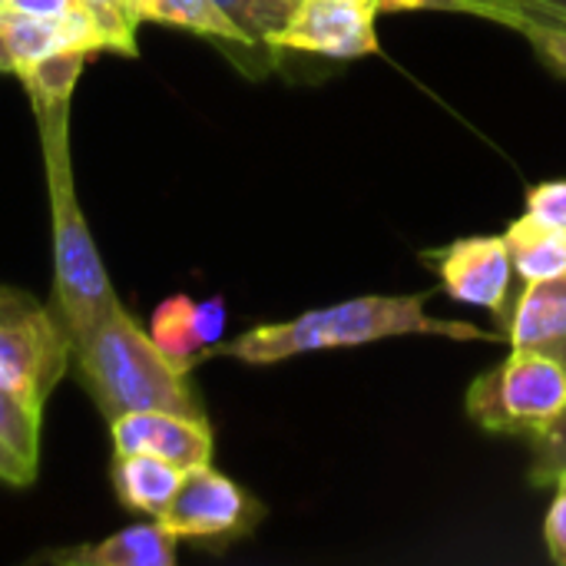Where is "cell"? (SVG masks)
Instances as JSON below:
<instances>
[{
  "mask_svg": "<svg viewBox=\"0 0 566 566\" xmlns=\"http://www.w3.org/2000/svg\"><path fill=\"white\" fill-rule=\"evenodd\" d=\"M86 56L90 50H63L56 56L40 60L20 76L36 113L40 149H43V172H46V196H50V219H53L50 222L53 265H56L53 298L73 342L83 332H90V325L113 298H119L103 269L96 242L86 229L76 199L73 163H70V99Z\"/></svg>",
  "mask_w": 566,
  "mask_h": 566,
  "instance_id": "obj_1",
  "label": "cell"
},
{
  "mask_svg": "<svg viewBox=\"0 0 566 566\" xmlns=\"http://www.w3.org/2000/svg\"><path fill=\"white\" fill-rule=\"evenodd\" d=\"M428 295H361L328 308L302 312L298 318L255 325L232 342H219L212 355L235 358L245 365H275L295 355L325 348H358L401 335H434L454 342H501L504 335L478 328L471 322L431 318L424 312ZM209 355V358H212Z\"/></svg>",
  "mask_w": 566,
  "mask_h": 566,
  "instance_id": "obj_2",
  "label": "cell"
},
{
  "mask_svg": "<svg viewBox=\"0 0 566 566\" xmlns=\"http://www.w3.org/2000/svg\"><path fill=\"white\" fill-rule=\"evenodd\" d=\"M73 358L83 388L93 395L106 421L129 411H176L202 418L186 381L189 375L163 355L153 335L136 325L119 298H113L90 332L73 342Z\"/></svg>",
  "mask_w": 566,
  "mask_h": 566,
  "instance_id": "obj_3",
  "label": "cell"
},
{
  "mask_svg": "<svg viewBox=\"0 0 566 566\" xmlns=\"http://www.w3.org/2000/svg\"><path fill=\"white\" fill-rule=\"evenodd\" d=\"M464 408L491 434L537 441L566 415V361L547 352L511 348L501 365L474 378Z\"/></svg>",
  "mask_w": 566,
  "mask_h": 566,
  "instance_id": "obj_4",
  "label": "cell"
},
{
  "mask_svg": "<svg viewBox=\"0 0 566 566\" xmlns=\"http://www.w3.org/2000/svg\"><path fill=\"white\" fill-rule=\"evenodd\" d=\"M73 358V338L30 292L0 285V385L33 415L63 381Z\"/></svg>",
  "mask_w": 566,
  "mask_h": 566,
  "instance_id": "obj_5",
  "label": "cell"
},
{
  "mask_svg": "<svg viewBox=\"0 0 566 566\" xmlns=\"http://www.w3.org/2000/svg\"><path fill=\"white\" fill-rule=\"evenodd\" d=\"M262 504L245 494L235 481L212 471L209 464L182 471V481L159 517L179 541L192 544H232L255 531Z\"/></svg>",
  "mask_w": 566,
  "mask_h": 566,
  "instance_id": "obj_6",
  "label": "cell"
},
{
  "mask_svg": "<svg viewBox=\"0 0 566 566\" xmlns=\"http://www.w3.org/2000/svg\"><path fill=\"white\" fill-rule=\"evenodd\" d=\"M378 0H298L275 46L328 60L371 56L378 53Z\"/></svg>",
  "mask_w": 566,
  "mask_h": 566,
  "instance_id": "obj_7",
  "label": "cell"
},
{
  "mask_svg": "<svg viewBox=\"0 0 566 566\" xmlns=\"http://www.w3.org/2000/svg\"><path fill=\"white\" fill-rule=\"evenodd\" d=\"M441 279V289L461 302L488 308L507 322L511 312V282H514V262L507 252L504 235H468L454 239L441 249H431L421 255Z\"/></svg>",
  "mask_w": 566,
  "mask_h": 566,
  "instance_id": "obj_8",
  "label": "cell"
},
{
  "mask_svg": "<svg viewBox=\"0 0 566 566\" xmlns=\"http://www.w3.org/2000/svg\"><path fill=\"white\" fill-rule=\"evenodd\" d=\"M116 454H149L179 471L212 461V428L202 418L176 411H129L109 421Z\"/></svg>",
  "mask_w": 566,
  "mask_h": 566,
  "instance_id": "obj_9",
  "label": "cell"
},
{
  "mask_svg": "<svg viewBox=\"0 0 566 566\" xmlns=\"http://www.w3.org/2000/svg\"><path fill=\"white\" fill-rule=\"evenodd\" d=\"M222 332H226V302L222 298L192 302L189 295L166 298L153 312V325H149L153 342L186 375L192 371V365L212 355V348L222 342Z\"/></svg>",
  "mask_w": 566,
  "mask_h": 566,
  "instance_id": "obj_10",
  "label": "cell"
},
{
  "mask_svg": "<svg viewBox=\"0 0 566 566\" xmlns=\"http://www.w3.org/2000/svg\"><path fill=\"white\" fill-rule=\"evenodd\" d=\"M0 23L7 30L17 76H23L30 66L63 50H90V53L99 50L96 30L86 10H76L66 17H30V13L0 10Z\"/></svg>",
  "mask_w": 566,
  "mask_h": 566,
  "instance_id": "obj_11",
  "label": "cell"
},
{
  "mask_svg": "<svg viewBox=\"0 0 566 566\" xmlns=\"http://www.w3.org/2000/svg\"><path fill=\"white\" fill-rule=\"evenodd\" d=\"M504 338L511 348H531L566 358V275L527 282L507 312Z\"/></svg>",
  "mask_w": 566,
  "mask_h": 566,
  "instance_id": "obj_12",
  "label": "cell"
},
{
  "mask_svg": "<svg viewBox=\"0 0 566 566\" xmlns=\"http://www.w3.org/2000/svg\"><path fill=\"white\" fill-rule=\"evenodd\" d=\"M176 544H179V537L159 517H153L149 524L126 527L96 544L46 551L36 560L56 566H172L176 564Z\"/></svg>",
  "mask_w": 566,
  "mask_h": 566,
  "instance_id": "obj_13",
  "label": "cell"
},
{
  "mask_svg": "<svg viewBox=\"0 0 566 566\" xmlns=\"http://www.w3.org/2000/svg\"><path fill=\"white\" fill-rule=\"evenodd\" d=\"M182 481V471L149 458V454H116L113 461V488L123 507L149 517H163L176 488Z\"/></svg>",
  "mask_w": 566,
  "mask_h": 566,
  "instance_id": "obj_14",
  "label": "cell"
},
{
  "mask_svg": "<svg viewBox=\"0 0 566 566\" xmlns=\"http://www.w3.org/2000/svg\"><path fill=\"white\" fill-rule=\"evenodd\" d=\"M504 242H507L514 272L521 275L524 285L566 275V232L560 229L524 212L504 229Z\"/></svg>",
  "mask_w": 566,
  "mask_h": 566,
  "instance_id": "obj_15",
  "label": "cell"
},
{
  "mask_svg": "<svg viewBox=\"0 0 566 566\" xmlns=\"http://www.w3.org/2000/svg\"><path fill=\"white\" fill-rule=\"evenodd\" d=\"M136 17L153 20V23L182 27V30H192L199 36H209V40H219L229 46H245L249 53H255V46L222 13V7L216 0H136Z\"/></svg>",
  "mask_w": 566,
  "mask_h": 566,
  "instance_id": "obj_16",
  "label": "cell"
},
{
  "mask_svg": "<svg viewBox=\"0 0 566 566\" xmlns=\"http://www.w3.org/2000/svg\"><path fill=\"white\" fill-rule=\"evenodd\" d=\"M458 13H478V17H488V20L521 30L531 40V46L544 56V63L566 76V27L560 23L534 17L531 10L517 7L514 0H468L458 7Z\"/></svg>",
  "mask_w": 566,
  "mask_h": 566,
  "instance_id": "obj_17",
  "label": "cell"
},
{
  "mask_svg": "<svg viewBox=\"0 0 566 566\" xmlns=\"http://www.w3.org/2000/svg\"><path fill=\"white\" fill-rule=\"evenodd\" d=\"M222 13L245 33V40L259 53H275V36L282 33L289 10L279 7L275 0H216Z\"/></svg>",
  "mask_w": 566,
  "mask_h": 566,
  "instance_id": "obj_18",
  "label": "cell"
},
{
  "mask_svg": "<svg viewBox=\"0 0 566 566\" xmlns=\"http://www.w3.org/2000/svg\"><path fill=\"white\" fill-rule=\"evenodd\" d=\"M99 50H116L136 56V27L143 23L136 17V0H83Z\"/></svg>",
  "mask_w": 566,
  "mask_h": 566,
  "instance_id": "obj_19",
  "label": "cell"
},
{
  "mask_svg": "<svg viewBox=\"0 0 566 566\" xmlns=\"http://www.w3.org/2000/svg\"><path fill=\"white\" fill-rule=\"evenodd\" d=\"M0 441L13 448L27 464L40 461V415H33L17 395L0 385Z\"/></svg>",
  "mask_w": 566,
  "mask_h": 566,
  "instance_id": "obj_20",
  "label": "cell"
},
{
  "mask_svg": "<svg viewBox=\"0 0 566 566\" xmlns=\"http://www.w3.org/2000/svg\"><path fill=\"white\" fill-rule=\"evenodd\" d=\"M534 444V464H531V481L534 488H554L566 474V415Z\"/></svg>",
  "mask_w": 566,
  "mask_h": 566,
  "instance_id": "obj_21",
  "label": "cell"
},
{
  "mask_svg": "<svg viewBox=\"0 0 566 566\" xmlns=\"http://www.w3.org/2000/svg\"><path fill=\"white\" fill-rule=\"evenodd\" d=\"M527 216L566 232V179L531 186L527 189Z\"/></svg>",
  "mask_w": 566,
  "mask_h": 566,
  "instance_id": "obj_22",
  "label": "cell"
},
{
  "mask_svg": "<svg viewBox=\"0 0 566 566\" xmlns=\"http://www.w3.org/2000/svg\"><path fill=\"white\" fill-rule=\"evenodd\" d=\"M554 488H557V494H554V504L544 521V541H547L551 560L566 566V474Z\"/></svg>",
  "mask_w": 566,
  "mask_h": 566,
  "instance_id": "obj_23",
  "label": "cell"
},
{
  "mask_svg": "<svg viewBox=\"0 0 566 566\" xmlns=\"http://www.w3.org/2000/svg\"><path fill=\"white\" fill-rule=\"evenodd\" d=\"M33 478H36V468L27 464L13 448H7V444L0 441V481L10 484V488H30Z\"/></svg>",
  "mask_w": 566,
  "mask_h": 566,
  "instance_id": "obj_24",
  "label": "cell"
},
{
  "mask_svg": "<svg viewBox=\"0 0 566 566\" xmlns=\"http://www.w3.org/2000/svg\"><path fill=\"white\" fill-rule=\"evenodd\" d=\"M7 10L30 13V17H66L76 10H86L83 0H7Z\"/></svg>",
  "mask_w": 566,
  "mask_h": 566,
  "instance_id": "obj_25",
  "label": "cell"
},
{
  "mask_svg": "<svg viewBox=\"0 0 566 566\" xmlns=\"http://www.w3.org/2000/svg\"><path fill=\"white\" fill-rule=\"evenodd\" d=\"M517 7L531 10L534 17H544L551 23H560L566 27V0H514Z\"/></svg>",
  "mask_w": 566,
  "mask_h": 566,
  "instance_id": "obj_26",
  "label": "cell"
},
{
  "mask_svg": "<svg viewBox=\"0 0 566 566\" xmlns=\"http://www.w3.org/2000/svg\"><path fill=\"white\" fill-rule=\"evenodd\" d=\"M431 0H378L381 13H398V10H424Z\"/></svg>",
  "mask_w": 566,
  "mask_h": 566,
  "instance_id": "obj_27",
  "label": "cell"
},
{
  "mask_svg": "<svg viewBox=\"0 0 566 566\" xmlns=\"http://www.w3.org/2000/svg\"><path fill=\"white\" fill-rule=\"evenodd\" d=\"M0 73H13V53H10V43H7V30L0 23Z\"/></svg>",
  "mask_w": 566,
  "mask_h": 566,
  "instance_id": "obj_28",
  "label": "cell"
},
{
  "mask_svg": "<svg viewBox=\"0 0 566 566\" xmlns=\"http://www.w3.org/2000/svg\"><path fill=\"white\" fill-rule=\"evenodd\" d=\"M461 3H468V0H431L428 7H441V10H458Z\"/></svg>",
  "mask_w": 566,
  "mask_h": 566,
  "instance_id": "obj_29",
  "label": "cell"
},
{
  "mask_svg": "<svg viewBox=\"0 0 566 566\" xmlns=\"http://www.w3.org/2000/svg\"><path fill=\"white\" fill-rule=\"evenodd\" d=\"M275 3H279V7H285V10H289V13H292V10H295V3H298V0H275Z\"/></svg>",
  "mask_w": 566,
  "mask_h": 566,
  "instance_id": "obj_30",
  "label": "cell"
},
{
  "mask_svg": "<svg viewBox=\"0 0 566 566\" xmlns=\"http://www.w3.org/2000/svg\"><path fill=\"white\" fill-rule=\"evenodd\" d=\"M0 10H7V0H0Z\"/></svg>",
  "mask_w": 566,
  "mask_h": 566,
  "instance_id": "obj_31",
  "label": "cell"
},
{
  "mask_svg": "<svg viewBox=\"0 0 566 566\" xmlns=\"http://www.w3.org/2000/svg\"><path fill=\"white\" fill-rule=\"evenodd\" d=\"M564 361H566V358H564Z\"/></svg>",
  "mask_w": 566,
  "mask_h": 566,
  "instance_id": "obj_32",
  "label": "cell"
}]
</instances>
